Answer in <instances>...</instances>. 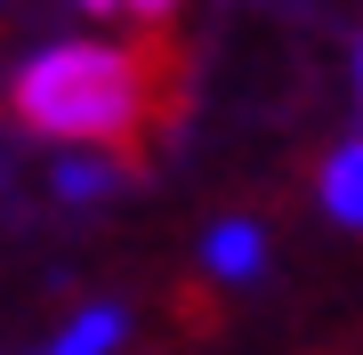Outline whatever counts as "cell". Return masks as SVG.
<instances>
[{
  "mask_svg": "<svg viewBox=\"0 0 363 355\" xmlns=\"http://www.w3.org/2000/svg\"><path fill=\"white\" fill-rule=\"evenodd\" d=\"M16 121L73 154H113L145 121V65L113 40H57L16 73Z\"/></svg>",
  "mask_w": 363,
  "mask_h": 355,
  "instance_id": "6da1fadb",
  "label": "cell"
},
{
  "mask_svg": "<svg viewBox=\"0 0 363 355\" xmlns=\"http://www.w3.org/2000/svg\"><path fill=\"white\" fill-rule=\"evenodd\" d=\"M202 266L218 283H259L267 275V226L259 218H218L202 235Z\"/></svg>",
  "mask_w": 363,
  "mask_h": 355,
  "instance_id": "7a4b0ae2",
  "label": "cell"
},
{
  "mask_svg": "<svg viewBox=\"0 0 363 355\" xmlns=\"http://www.w3.org/2000/svg\"><path fill=\"white\" fill-rule=\"evenodd\" d=\"M121 339H130V307H121V299H97V307H81V315L57 331L49 355H113Z\"/></svg>",
  "mask_w": 363,
  "mask_h": 355,
  "instance_id": "3957f363",
  "label": "cell"
},
{
  "mask_svg": "<svg viewBox=\"0 0 363 355\" xmlns=\"http://www.w3.org/2000/svg\"><path fill=\"white\" fill-rule=\"evenodd\" d=\"M315 194H323V210H331L339 226H355V235H363V137H347V145L323 162Z\"/></svg>",
  "mask_w": 363,
  "mask_h": 355,
  "instance_id": "277c9868",
  "label": "cell"
},
{
  "mask_svg": "<svg viewBox=\"0 0 363 355\" xmlns=\"http://www.w3.org/2000/svg\"><path fill=\"white\" fill-rule=\"evenodd\" d=\"M49 186H57V202H105V194H121V162L113 154H65L49 170Z\"/></svg>",
  "mask_w": 363,
  "mask_h": 355,
  "instance_id": "5b68a950",
  "label": "cell"
},
{
  "mask_svg": "<svg viewBox=\"0 0 363 355\" xmlns=\"http://www.w3.org/2000/svg\"><path fill=\"white\" fill-rule=\"evenodd\" d=\"M113 9H130L138 25H169V16H178V0H113Z\"/></svg>",
  "mask_w": 363,
  "mask_h": 355,
  "instance_id": "8992f818",
  "label": "cell"
},
{
  "mask_svg": "<svg viewBox=\"0 0 363 355\" xmlns=\"http://www.w3.org/2000/svg\"><path fill=\"white\" fill-rule=\"evenodd\" d=\"M81 9H89V16H113V0H81Z\"/></svg>",
  "mask_w": 363,
  "mask_h": 355,
  "instance_id": "52a82bcc",
  "label": "cell"
},
{
  "mask_svg": "<svg viewBox=\"0 0 363 355\" xmlns=\"http://www.w3.org/2000/svg\"><path fill=\"white\" fill-rule=\"evenodd\" d=\"M355 97H363V40H355Z\"/></svg>",
  "mask_w": 363,
  "mask_h": 355,
  "instance_id": "ba28073f",
  "label": "cell"
},
{
  "mask_svg": "<svg viewBox=\"0 0 363 355\" xmlns=\"http://www.w3.org/2000/svg\"><path fill=\"white\" fill-rule=\"evenodd\" d=\"M0 194H9V170H0Z\"/></svg>",
  "mask_w": 363,
  "mask_h": 355,
  "instance_id": "9c48e42d",
  "label": "cell"
}]
</instances>
